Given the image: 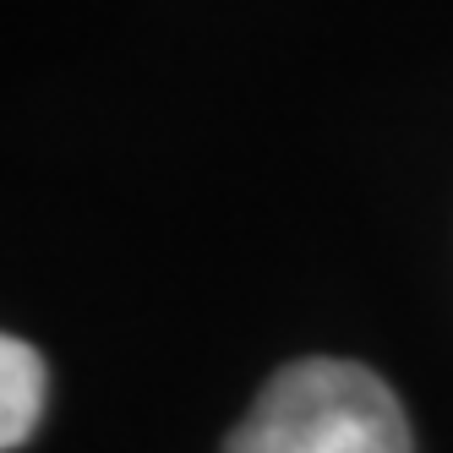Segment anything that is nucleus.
<instances>
[{
  "label": "nucleus",
  "instance_id": "obj_1",
  "mask_svg": "<svg viewBox=\"0 0 453 453\" xmlns=\"http://www.w3.org/2000/svg\"><path fill=\"white\" fill-rule=\"evenodd\" d=\"M224 453H415L399 394L361 361L279 366L251 399Z\"/></svg>",
  "mask_w": 453,
  "mask_h": 453
},
{
  "label": "nucleus",
  "instance_id": "obj_2",
  "mask_svg": "<svg viewBox=\"0 0 453 453\" xmlns=\"http://www.w3.org/2000/svg\"><path fill=\"white\" fill-rule=\"evenodd\" d=\"M44 399H50V366L44 355L6 334L0 339V448H22L27 437H34L39 415H44Z\"/></svg>",
  "mask_w": 453,
  "mask_h": 453
}]
</instances>
